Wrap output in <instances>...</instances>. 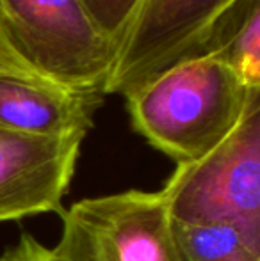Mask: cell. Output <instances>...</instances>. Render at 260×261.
I'll list each match as a JSON object with an SVG mask.
<instances>
[{
	"label": "cell",
	"mask_w": 260,
	"mask_h": 261,
	"mask_svg": "<svg viewBox=\"0 0 260 261\" xmlns=\"http://www.w3.org/2000/svg\"><path fill=\"white\" fill-rule=\"evenodd\" d=\"M97 27L122 46L143 0H80Z\"/></svg>",
	"instance_id": "10"
},
{
	"label": "cell",
	"mask_w": 260,
	"mask_h": 261,
	"mask_svg": "<svg viewBox=\"0 0 260 261\" xmlns=\"http://www.w3.org/2000/svg\"><path fill=\"white\" fill-rule=\"evenodd\" d=\"M13 48L41 79L79 94L105 96L118 45L80 0H0Z\"/></svg>",
	"instance_id": "3"
},
{
	"label": "cell",
	"mask_w": 260,
	"mask_h": 261,
	"mask_svg": "<svg viewBox=\"0 0 260 261\" xmlns=\"http://www.w3.org/2000/svg\"><path fill=\"white\" fill-rule=\"evenodd\" d=\"M237 0H143L105 94L129 98L178 62L203 55L212 27Z\"/></svg>",
	"instance_id": "5"
},
{
	"label": "cell",
	"mask_w": 260,
	"mask_h": 261,
	"mask_svg": "<svg viewBox=\"0 0 260 261\" xmlns=\"http://www.w3.org/2000/svg\"><path fill=\"white\" fill-rule=\"evenodd\" d=\"M226 61L248 87H260V2L237 0L212 27L203 55Z\"/></svg>",
	"instance_id": "8"
},
{
	"label": "cell",
	"mask_w": 260,
	"mask_h": 261,
	"mask_svg": "<svg viewBox=\"0 0 260 261\" xmlns=\"http://www.w3.org/2000/svg\"><path fill=\"white\" fill-rule=\"evenodd\" d=\"M182 261H260V249L226 224L173 222Z\"/></svg>",
	"instance_id": "9"
},
{
	"label": "cell",
	"mask_w": 260,
	"mask_h": 261,
	"mask_svg": "<svg viewBox=\"0 0 260 261\" xmlns=\"http://www.w3.org/2000/svg\"><path fill=\"white\" fill-rule=\"evenodd\" d=\"M216 54L198 55L160 73L127 100L132 126L177 164L198 160L239 124L251 94Z\"/></svg>",
	"instance_id": "1"
},
{
	"label": "cell",
	"mask_w": 260,
	"mask_h": 261,
	"mask_svg": "<svg viewBox=\"0 0 260 261\" xmlns=\"http://www.w3.org/2000/svg\"><path fill=\"white\" fill-rule=\"evenodd\" d=\"M84 137L0 128V222L63 212Z\"/></svg>",
	"instance_id": "6"
},
{
	"label": "cell",
	"mask_w": 260,
	"mask_h": 261,
	"mask_svg": "<svg viewBox=\"0 0 260 261\" xmlns=\"http://www.w3.org/2000/svg\"><path fill=\"white\" fill-rule=\"evenodd\" d=\"M0 261H56L52 249L43 245L34 234L21 233L13 247L0 254Z\"/></svg>",
	"instance_id": "11"
},
{
	"label": "cell",
	"mask_w": 260,
	"mask_h": 261,
	"mask_svg": "<svg viewBox=\"0 0 260 261\" xmlns=\"http://www.w3.org/2000/svg\"><path fill=\"white\" fill-rule=\"evenodd\" d=\"M0 66L11 69V71L18 73V75L25 76H39L38 73H34L27 64L23 62V59L18 55L16 50L13 48L9 38H7L6 27H4L2 13H0ZM41 79V76H39Z\"/></svg>",
	"instance_id": "12"
},
{
	"label": "cell",
	"mask_w": 260,
	"mask_h": 261,
	"mask_svg": "<svg viewBox=\"0 0 260 261\" xmlns=\"http://www.w3.org/2000/svg\"><path fill=\"white\" fill-rule=\"evenodd\" d=\"M0 71H4V73H14V71H11V69L4 68V66H0ZM14 75H18V73H14ZM21 76H25V75H21Z\"/></svg>",
	"instance_id": "13"
},
{
	"label": "cell",
	"mask_w": 260,
	"mask_h": 261,
	"mask_svg": "<svg viewBox=\"0 0 260 261\" xmlns=\"http://www.w3.org/2000/svg\"><path fill=\"white\" fill-rule=\"evenodd\" d=\"M102 96L79 94L39 76L0 71V128L34 135L84 134Z\"/></svg>",
	"instance_id": "7"
},
{
	"label": "cell",
	"mask_w": 260,
	"mask_h": 261,
	"mask_svg": "<svg viewBox=\"0 0 260 261\" xmlns=\"http://www.w3.org/2000/svg\"><path fill=\"white\" fill-rule=\"evenodd\" d=\"M159 192L173 222L226 224L260 249V89L235 130L207 155L177 164Z\"/></svg>",
	"instance_id": "2"
},
{
	"label": "cell",
	"mask_w": 260,
	"mask_h": 261,
	"mask_svg": "<svg viewBox=\"0 0 260 261\" xmlns=\"http://www.w3.org/2000/svg\"><path fill=\"white\" fill-rule=\"evenodd\" d=\"M61 219L56 261H182L159 190L84 197L63 210Z\"/></svg>",
	"instance_id": "4"
}]
</instances>
